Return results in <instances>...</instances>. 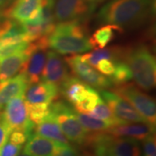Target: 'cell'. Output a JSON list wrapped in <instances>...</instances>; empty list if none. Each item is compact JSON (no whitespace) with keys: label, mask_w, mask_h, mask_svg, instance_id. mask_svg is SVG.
<instances>
[{"label":"cell","mask_w":156,"mask_h":156,"mask_svg":"<svg viewBox=\"0 0 156 156\" xmlns=\"http://www.w3.org/2000/svg\"><path fill=\"white\" fill-rule=\"evenodd\" d=\"M27 136L25 135V134L22 132V131H19V130H14L12 131L10 134V137H9V140L13 142L14 144H17V145H21L24 144L26 141H27Z\"/></svg>","instance_id":"32"},{"label":"cell","mask_w":156,"mask_h":156,"mask_svg":"<svg viewBox=\"0 0 156 156\" xmlns=\"http://www.w3.org/2000/svg\"><path fill=\"white\" fill-rule=\"evenodd\" d=\"M29 44L30 43L28 42H22V43L13 44L0 45V59L13 55L17 52H22L27 49Z\"/></svg>","instance_id":"27"},{"label":"cell","mask_w":156,"mask_h":156,"mask_svg":"<svg viewBox=\"0 0 156 156\" xmlns=\"http://www.w3.org/2000/svg\"><path fill=\"white\" fill-rule=\"evenodd\" d=\"M117 30L122 31L123 30L112 24H107L96 30L95 33L89 38V43L92 48H97V49L105 48L114 37L115 31Z\"/></svg>","instance_id":"20"},{"label":"cell","mask_w":156,"mask_h":156,"mask_svg":"<svg viewBox=\"0 0 156 156\" xmlns=\"http://www.w3.org/2000/svg\"><path fill=\"white\" fill-rule=\"evenodd\" d=\"M79 122L87 132L90 133H100V132H107L111 128L108 124L104 121L97 119L95 117L89 115L88 114L76 113Z\"/></svg>","instance_id":"23"},{"label":"cell","mask_w":156,"mask_h":156,"mask_svg":"<svg viewBox=\"0 0 156 156\" xmlns=\"http://www.w3.org/2000/svg\"><path fill=\"white\" fill-rule=\"evenodd\" d=\"M50 114L58 123L62 132L69 141L83 145L88 137L87 132L79 122L76 112L62 101H54L50 106Z\"/></svg>","instance_id":"4"},{"label":"cell","mask_w":156,"mask_h":156,"mask_svg":"<svg viewBox=\"0 0 156 156\" xmlns=\"http://www.w3.org/2000/svg\"><path fill=\"white\" fill-rule=\"evenodd\" d=\"M55 156H78V152L76 147L70 145H66L63 146Z\"/></svg>","instance_id":"33"},{"label":"cell","mask_w":156,"mask_h":156,"mask_svg":"<svg viewBox=\"0 0 156 156\" xmlns=\"http://www.w3.org/2000/svg\"><path fill=\"white\" fill-rule=\"evenodd\" d=\"M87 3H89L90 5H95L96 4H98V3H101V2H102V1H104V0H85Z\"/></svg>","instance_id":"35"},{"label":"cell","mask_w":156,"mask_h":156,"mask_svg":"<svg viewBox=\"0 0 156 156\" xmlns=\"http://www.w3.org/2000/svg\"><path fill=\"white\" fill-rule=\"evenodd\" d=\"M59 89L47 82H38L29 84L24 92V99L28 104H49L58 98Z\"/></svg>","instance_id":"11"},{"label":"cell","mask_w":156,"mask_h":156,"mask_svg":"<svg viewBox=\"0 0 156 156\" xmlns=\"http://www.w3.org/2000/svg\"><path fill=\"white\" fill-rule=\"evenodd\" d=\"M21 149L22 146L14 144L8 140V141L0 150V156H17Z\"/></svg>","instance_id":"30"},{"label":"cell","mask_w":156,"mask_h":156,"mask_svg":"<svg viewBox=\"0 0 156 156\" xmlns=\"http://www.w3.org/2000/svg\"><path fill=\"white\" fill-rule=\"evenodd\" d=\"M12 132L11 129L5 122L2 113L0 114V150L4 147L6 142L8 141L10 134Z\"/></svg>","instance_id":"31"},{"label":"cell","mask_w":156,"mask_h":156,"mask_svg":"<svg viewBox=\"0 0 156 156\" xmlns=\"http://www.w3.org/2000/svg\"><path fill=\"white\" fill-rule=\"evenodd\" d=\"M48 44L56 53L67 55L88 52L93 48L81 20L60 23L48 37Z\"/></svg>","instance_id":"2"},{"label":"cell","mask_w":156,"mask_h":156,"mask_svg":"<svg viewBox=\"0 0 156 156\" xmlns=\"http://www.w3.org/2000/svg\"><path fill=\"white\" fill-rule=\"evenodd\" d=\"M50 105L49 104H28L27 103L29 119L37 125L50 114Z\"/></svg>","instance_id":"26"},{"label":"cell","mask_w":156,"mask_h":156,"mask_svg":"<svg viewBox=\"0 0 156 156\" xmlns=\"http://www.w3.org/2000/svg\"><path fill=\"white\" fill-rule=\"evenodd\" d=\"M78 156H95L92 151L83 150L81 154H78Z\"/></svg>","instance_id":"34"},{"label":"cell","mask_w":156,"mask_h":156,"mask_svg":"<svg viewBox=\"0 0 156 156\" xmlns=\"http://www.w3.org/2000/svg\"><path fill=\"white\" fill-rule=\"evenodd\" d=\"M144 156H156V140L154 134L143 140Z\"/></svg>","instance_id":"29"},{"label":"cell","mask_w":156,"mask_h":156,"mask_svg":"<svg viewBox=\"0 0 156 156\" xmlns=\"http://www.w3.org/2000/svg\"><path fill=\"white\" fill-rule=\"evenodd\" d=\"M17 156H30V155H28V154H24V153L23 152L21 154H18V155H17Z\"/></svg>","instance_id":"37"},{"label":"cell","mask_w":156,"mask_h":156,"mask_svg":"<svg viewBox=\"0 0 156 156\" xmlns=\"http://www.w3.org/2000/svg\"><path fill=\"white\" fill-rule=\"evenodd\" d=\"M100 97L101 96L98 94V92L93 88L83 100L79 101L76 104H75L74 107L78 113L89 114V112L94 108V107Z\"/></svg>","instance_id":"25"},{"label":"cell","mask_w":156,"mask_h":156,"mask_svg":"<svg viewBox=\"0 0 156 156\" xmlns=\"http://www.w3.org/2000/svg\"><path fill=\"white\" fill-rule=\"evenodd\" d=\"M92 89V87L84 83L78 78L69 76L62 84L59 91L68 101L75 105L83 100Z\"/></svg>","instance_id":"18"},{"label":"cell","mask_w":156,"mask_h":156,"mask_svg":"<svg viewBox=\"0 0 156 156\" xmlns=\"http://www.w3.org/2000/svg\"><path fill=\"white\" fill-rule=\"evenodd\" d=\"M108 156H141V148L137 140L115 137L110 134L107 142Z\"/></svg>","instance_id":"15"},{"label":"cell","mask_w":156,"mask_h":156,"mask_svg":"<svg viewBox=\"0 0 156 156\" xmlns=\"http://www.w3.org/2000/svg\"><path fill=\"white\" fill-rule=\"evenodd\" d=\"M114 92L128 101L147 122L155 126V101L149 95L143 93L132 84L119 85L115 89Z\"/></svg>","instance_id":"6"},{"label":"cell","mask_w":156,"mask_h":156,"mask_svg":"<svg viewBox=\"0 0 156 156\" xmlns=\"http://www.w3.org/2000/svg\"><path fill=\"white\" fill-rule=\"evenodd\" d=\"M126 63L130 68L137 85L144 90H151L156 83V62L147 47L140 45L125 53Z\"/></svg>","instance_id":"3"},{"label":"cell","mask_w":156,"mask_h":156,"mask_svg":"<svg viewBox=\"0 0 156 156\" xmlns=\"http://www.w3.org/2000/svg\"><path fill=\"white\" fill-rule=\"evenodd\" d=\"M35 134L63 145H69V141L62 132L56 119L50 114L37 124L35 127Z\"/></svg>","instance_id":"19"},{"label":"cell","mask_w":156,"mask_h":156,"mask_svg":"<svg viewBox=\"0 0 156 156\" xmlns=\"http://www.w3.org/2000/svg\"><path fill=\"white\" fill-rule=\"evenodd\" d=\"M29 84L28 79L23 73L0 82V111L13 97L24 94Z\"/></svg>","instance_id":"14"},{"label":"cell","mask_w":156,"mask_h":156,"mask_svg":"<svg viewBox=\"0 0 156 156\" xmlns=\"http://www.w3.org/2000/svg\"><path fill=\"white\" fill-rule=\"evenodd\" d=\"M115 62L116 61H113L110 59H102L96 63L95 68L101 75L109 77L114 73Z\"/></svg>","instance_id":"28"},{"label":"cell","mask_w":156,"mask_h":156,"mask_svg":"<svg viewBox=\"0 0 156 156\" xmlns=\"http://www.w3.org/2000/svg\"><path fill=\"white\" fill-rule=\"evenodd\" d=\"M108 78L112 84L119 86L129 82L133 78V75L130 68L125 62L116 61L114 73Z\"/></svg>","instance_id":"24"},{"label":"cell","mask_w":156,"mask_h":156,"mask_svg":"<svg viewBox=\"0 0 156 156\" xmlns=\"http://www.w3.org/2000/svg\"><path fill=\"white\" fill-rule=\"evenodd\" d=\"M69 76L66 62L55 51H47L42 80L56 85L59 89Z\"/></svg>","instance_id":"10"},{"label":"cell","mask_w":156,"mask_h":156,"mask_svg":"<svg viewBox=\"0 0 156 156\" xmlns=\"http://www.w3.org/2000/svg\"><path fill=\"white\" fill-rule=\"evenodd\" d=\"M122 52H121L119 49L115 48H102V49H96L91 53L84 54L82 58L89 65L93 68L95 67L96 63L102 59H110L113 61H120L118 59L119 55H121Z\"/></svg>","instance_id":"22"},{"label":"cell","mask_w":156,"mask_h":156,"mask_svg":"<svg viewBox=\"0 0 156 156\" xmlns=\"http://www.w3.org/2000/svg\"><path fill=\"white\" fill-rule=\"evenodd\" d=\"M88 115L95 117V118H97V119H100L101 121H104L111 128L125 123L115 115V114L112 112L110 108L108 106L106 102L101 99V97L99 98V100L97 101L94 108L89 112Z\"/></svg>","instance_id":"21"},{"label":"cell","mask_w":156,"mask_h":156,"mask_svg":"<svg viewBox=\"0 0 156 156\" xmlns=\"http://www.w3.org/2000/svg\"><path fill=\"white\" fill-rule=\"evenodd\" d=\"M6 1H7V0H0V6L3 5L4 4H5Z\"/></svg>","instance_id":"36"},{"label":"cell","mask_w":156,"mask_h":156,"mask_svg":"<svg viewBox=\"0 0 156 156\" xmlns=\"http://www.w3.org/2000/svg\"><path fill=\"white\" fill-rule=\"evenodd\" d=\"M2 115L11 131H22L27 139L35 134L36 124L29 119L28 108L23 94L9 101Z\"/></svg>","instance_id":"5"},{"label":"cell","mask_w":156,"mask_h":156,"mask_svg":"<svg viewBox=\"0 0 156 156\" xmlns=\"http://www.w3.org/2000/svg\"><path fill=\"white\" fill-rule=\"evenodd\" d=\"M95 5L85 0H56L54 3V18L59 23L81 20L94 11Z\"/></svg>","instance_id":"8"},{"label":"cell","mask_w":156,"mask_h":156,"mask_svg":"<svg viewBox=\"0 0 156 156\" xmlns=\"http://www.w3.org/2000/svg\"><path fill=\"white\" fill-rule=\"evenodd\" d=\"M42 7L43 0H16L6 11V16L25 23Z\"/></svg>","instance_id":"17"},{"label":"cell","mask_w":156,"mask_h":156,"mask_svg":"<svg viewBox=\"0 0 156 156\" xmlns=\"http://www.w3.org/2000/svg\"><path fill=\"white\" fill-rule=\"evenodd\" d=\"M154 127L147 122L124 123L112 127L107 132L115 137H128L143 140L147 136L154 134Z\"/></svg>","instance_id":"13"},{"label":"cell","mask_w":156,"mask_h":156,"mask_svg":"<svg viewBox=\"0 0 156 156\" xmlns=\"http://www.w3.org/2000/svg\"><path fill=\"white\" fill-rule=\"evenodd\" d=\"M101 99L110 108L115 115L125 123L147 122L128 101L115 92L101 90Z\"/></svg>","instance_id":"9"},{"label":"cell","mask_w":156,"mask_h":156,"mask_svg":"<svg viewBox=\"0 0 156 156\" xmlns=\"http://www.w3.org/2000/svg\"><path fill=\"white\" fill-rule=\"evenodd\" d=\"M154 11L153 0H110L101 9L97 17L107 24L123 29L138 27Z\"/></svg>","instance_id":"1"},{"label":"cell","mask_w":156,"mask_h":156,"mask_svg":"<svg viewBox=\"0 0 156 156\" xmlns=\"http://www.w3.org/2000/svg\"><path fill=\"white\" fill-rule=\"evenodd\" d=\"M63 144L33 134L24 146L23 153L30 156H55Z\"/></svg>","instance_id":"12"},{"label":"cell","mask_w":156,"mask_h":156,"mask_svg":"<svg viewBox=\"0 0 156 156\" xmlns=\"http://www.w3.org/2000/svg\"><path fill=\"white\" fill-rule=\"evenodd\" d=\"M65 62L76 77L89 86H92L95 89H103L110 88L113 85L109 78L104 76L95 70L94 68L84 61L81 56L66 57Z\"/></svg>","instance_id":"7"},{"label":"cell","mask_w":156,"mask_h":156,"mask_svg":"<svg viewBox=\"0 0 156 156\" xmlns=\"http://www.w3.org/2000/svg\"><path fill=\"white\" fill-rule=\"evenodd\" d=\"M30 54V50L28 45L27 49L22 52H17L0 59V82L15 76L17 73H22Z\"/></svg>","instance_id":"16"}]
</instances>
